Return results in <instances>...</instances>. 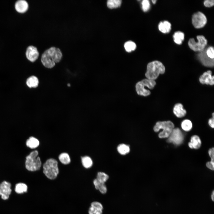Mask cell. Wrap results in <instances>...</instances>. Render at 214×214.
Returning a JSON list of instances; mask_svg holds the SVG:
<instances>
[{"label": "cell", "instance_id": "33", "mask_svg": "<svg viewBox=\"0 0 214 214\" xmlns=\"http://www.w3.org/2000/svg\"><path fill=\"white\" fill-rule=\"evenodd\" d=\"M204 6L207 7H210L214 5V1L213 0H206L204 2Z\"/></svg>", "mask_w": 214, "mask_h": 214}, {"label": "cell", "instance_id": "7", "mask_svg": "<svg viewBox=\"0 0 214 214\" xmlns=\"http://www.w3.org/2000/svg\"><path fill=\"white\" fill-rule=\"evenodd\" d=\"M197 42H196L193 38L190 39L188 42V45L191 49L194 51L201 52L207 44V40L202 35L197 36Z\"/></svg>", "mask_w": 214, "mask_h": 214}, {"label": "cell", "instance_id": "14", "mask_svg": "<svg viewBox=\"0 0 214 214\" xmlns=\"http://www.w3.org/2000/svg\"><path fill=\"white\" fill-rule=\"evenodd\" d=\"M29 5L28 2L25 0L17 1L15 4V8L16 11L20 13H24L28 10Z\"/></svg>", "mask_w": 214, "mask_h": 214}, {"label": "cell", "instance_id": "39", "mask_svg": "<svg viewBox=\"0 0 214 214\" xmlns=\"http://www.w3.org/2000/svg\"><path fill=\"white\" fill-rule=\"evenodd\" d=\"M69 46H70V45H69ZM70 50H71V51H71V49H70Z\"/></svg>", "mask_w": 214, "mask_h": 214}, {"label": "cell", "instance_id": "25", "mask_svg": "<svg viewBox=\"0 0 214 214\" xmlns=\"http://www.w3.org/2000/svg\"><path fill=\"white\" fill-rule=\"evenodd\" d=\"M60 161L63 164H67L70 162V159L69 155L67 153H62L59 156Z\"/></svg>", "mask_w": 214, "mask_h": 214}, {"label": "cell", "instance_id": "19", "mask_svg": "<svg viewBox=\"0 0 214 214\" xmlns=\"http://www.w3.org/2000/svg\"><path fill=\"white\" fill-rule=\"evenodd\" d=\"M158 29L162 32L163 33H168L171 29V24L167 21L161 22L159 24Z\"/></svg>", "mask_w": 214, "mask_h": 214}, {"label": "cell", "instance_id": "3", "mask_svg": "<svg viewBox=\"0 0 214 214\" xmlns=\"http://www.w3.org/2000/svg\"><path fill=\"white\" fill-rule=\"evenodd\" d=\"M38 151L34 150L26 156L25 166L28 171H35L40 169L42 163L40 157L38 156Z\"/></svg>", "mask_w": 214, "mask_h": 214}, {"label": "cell", "instance_id": "28", "mask_svg": "<svg viewBox=\"0 0 214 214\" xmlns=\"http://www.w3.org/2000/svg\"><path fill=\"white\" fill-rule=\"evenodd\" d=\"M192 125L191 122L189 120L185 119L181 123L182 128L185 131H190L192 128Z\"/></svg>", "mask_w": 214, "mask_h": 214}, {"label": "cell", "instance_id": "35", "mask_svg": "<svg viewBox=\"0 0 214 214\" xmlns=\"http://www.w3.org/2000/svg\"><path fill=\"white\" fill-rule=\"evenodd\" d=\"M212 118L209 119L208 121V124L210 126L211 128H213L214 127V114L213 113L212 114Z\"/></svg>", "mask_w": 214, "mask_h": 214}, {"label": "cell", "instance_id": "10", "mask_svg": "<svg viewBox=\"0 0 214 214\" xmlns=\"http://www.w3.org/2000/svg\"><path fill=\"white\" fill-rule=\"evenodd\" d=\"M12 191L11 184L9 182L4 181L0 184V196L2 199H8Z\"/></svg>", "mask_w": 214, "mask_h": 214}, {"label": "cell", "instance_id": "30", "mask_svg": "<svg viewBox=\"0 0 214 214\" xmlns=\"http://www.w3.org/2000/svg\"><path fill=\"white\" fill-rule=\"evenodd\" d=\"M206 52L207 56L211 59H214V51L213 47L210 46L206 50Z\"/></svg>", "mask_w": 214, "mask_h": 214}, {"label": "cell", "instance_id": "11", "mask_svg": "<svg viewBox=\"0 0 214 214\" xmlns=\"http://www.w3.org/2000/svg\"><path fill=\"white\" fill-rule=\"evenodd\" d=\"M25 55L28 60L33 62L37 59L40 56V53L37 47L30 45L27 47Z\"/></svg>", "mask_w": 214, "mask_h": 214}, {"label": "cell", "instance_id": "27", "mask_svg": "<svg viewBox=\"0 0 214 214\" xmlns=\"http://www.w3.org/2000/svg\"><path fill=\"white\" fill-rule=\"evenodd\" d=\"M121 2L120 0H109L107 2V6L110 9L117 8L120 6Z\"/></svg>", "mask_w": 214, "mask_h": 214}, {"label": "cell", "instance_id": "29", "mask_svg": "<svg viewBox=\"0 0 214 214\" xmlns=\"http://www.w3.org/2000/svg\"><path fill=\"white\" fill-rule=\"evenodd\" d=\"M124 47L127 52H130L135 50L136 45L135 43L133 42L128 41L125 43Z\"/></svg>", "mask_w": 214, "mask_h": 214}, {"label": "cell", "instance_id": "26", "mask_svg": "<svg viewBox=\"0 0 214 214\" xmlns=\"http://www.w3.org/2000/svg\"><path fill=\"white\" fill-rule=\"evenodd\" d=\"M108 178V176L105 173L103 172H99L97 174L96 179L100 182L102 183H105Z\"/></svg>", "mask_w": 214, "mask_h": 214}, {"label": "cell", "instance_id": "34", "mask_svg": "<svg viewBox=\"0 0 214 214\" xmlns=\"http://www.w3.org/2000/svg\"><path fill=\"white\" fill-rule=\"evenodd\" d=\"M207 167L211 170H214V161H211L207 163L206 164Z\"/></svg>", "mask_w": 214, "mask_h": 214}, {"label": "cell", "instance_id": "13", "mask_svg": "<svg viewBox=\"0 0 214 214\" xmlns=\"http://www.w3.org/2000/svg\"><path fill=\"white\" fill-rule=\"evenodd\" d=\"M199 81L202 84L213 85L214 84V77L213 75H212L211 71L209 70L204 72L200 77Z\"/></svg>", "mask_w": 214, "mask_h": 214}, {"label": "cell", "instance_id": "15", "mask_svg": "<svg viewBox=\"0 0 214 214\" xmlns=\"http://www.w3.org/2000/svg\"><path fill=\"white\" fill-rule=\"evenodd\" d=\"M103 206L101 203L97 202H92L89 207V214H102Z\"/></svg>", "mask_w": 214, "mask_h": 214}, {"label": "cell", "instance_id": "5", "mask_svg": "<svg viewBox=\"0 0 214 214\" xmlns=\"http://www.w3.org/2000/svg\"><path fill=\"white\" fill-rule=\"evenodd\" d=\"M156 84L155 80L147 78L143 79L136 84L135 88L136 93L139 95L144 97L148 96L150 94L151 92L149 90L146 89L145 87L152 89L154 87Z\"/></svg>", "mask_w": 214, "mask_h": 214}, {"label": "cell", "instance_id": "20", "mask_svg": "<svg viewBox=\"0 0 214 214\" xmlns=\"http://www.w3.org/2000/svg\"><path fill=\"white\" fill-rule=\"evenodd\" d=\"M39 84V80L36 76L32 75L29 77L26 81V84L30 88H36Z\"/></svg>", "mask_w": 214, "mask_h": 214}, {"label": "cell", "instance_id": "1", "mask_svg": "<svg viewBox=\"0 0 214 214\" xmlns=\"http://www.w3.org/2000/svg\"><path fill=\"white\" fill-rule=\"evenodd\" d=\"M62 56V52L59 48L52 46L45 50L42 54L41 62L45 67L52 68L56 63L61 61Z\"/></svg>", "mask_w": 214, "mask_h": 214}, {"label": "cell", "instance_id": "22", "mask_svg": "<svg viewBox=\"0 0 214 214\" xmlns=\"http://www.w3.org/2000/svg\"><path fill=\"white\" fill-rule=\"evenodd\" d=\"M174 41L177 44L180 45L184 38V34L180 31L175 32L173 36Z\"/></svg>", "mask_w": 214, "mask_h": 214}, {"label": "cell", "instance_id": "6", "mask_svg": "<svg viewBox=\"0 0 214 214\" xmlns=\"http://www.w3.org/2000/svg\"><path fill=\"white\" fill-rule=\"evenodd\" d=\"M174 125L171 121H158L156 122L154 127L153 129L157 132L160 129L163 130L159 133L158 136L160 138L168 137L174 129Z\"/></svg>", "mask_w": 214, "mask_h": 214}, {"label": "cell", "instance_id": "31", "mask_svg": "<svg viewBox=\"0 0 214 214\" xmlns=\"http://www.w3.org/2000/svg\"><path fill=\"white\" fill-rule=\"evenodd\" d=\"M142 8L144 12L147 11L150 9V4L149 1L144 0L142 2Z\"/></svg>", "mask_w": 214, "mask_h": 214}, {"label": "cell", "instance_id": "36", "mask_svg": "<svg viewBox=\"0 0 214 214\" xmlns=\"http://www.w3.org/2000/svg\"><path fill=\"white\" fill-rule=\"evenodd\" d=\"M214 148L213 147L212 148L210 149L208 151L209 155L211 158V161H214Z\"/></svg>", "mask_w": 214, "mask_h": 214}, {"label": "cell", "instance_id": "37", "mask_svg": "<svg viewBox=\"0 0 214 214\" xmlns=\"http://www.w3.org/2000/svg\"><path fill=\"white\" fill-rule=\"evenodd\" d=\"M214 191H213L211 193V200L213 201H214Z\"/></svg>", "mask_w": 214, "mask_h": 214}, {"label": "cell", "instance_id": "21", "mask_svg": "<svg viewBox=\"0 0 214 214\" xmlns=\"http://www.w3.org/2000/svg\"><path fill=\"white\" fill-rule=\"evenodd\" d=\"M39 144V140L36 138L31 136L27 139L26 142V146L31 149H34L37 147Z\"/></svg>", "mask_w": 214, "mask_h": 214}, {"label": "cell", "instance_id": "9", "mask_svg": "<svg viewBox=\"0 0 214 214\" xmlns=\"http://www.w3.org/2000/svg\"><path fill=\"white\" fill-rule=\"evenodd\" d=\"M206 16L202 13L198 12L194 14L192 18V24L196 28H200L204 27L207 23Z\"/></svg>", "mask_w": 214, "mask_h": 214}, {"label": "cell", "instance_id": "17", "mask_svg": "<svg viewBox=\"0 0 214 214\" xmlns=\"http://www.w3.org/2000/svg\"><path fill=\"white\" fill-rule=\"evenodd\" d=\"M201 142L199 137L197 135L192 136L191 139V142L188 144V146L191 149H197L201 146Z\"/></svg>", "mask_w": 214, "mask_h": 214}, {"label": "cell", "instance_id": "4", "mask_svg": "<svg viewBox=\"0 0 214 214\" xmlns=\"http://www.w3.org/2000/svg\"><path fill=\"white\" fill-rule=\"evenodd\" d=\"M43 172L50 180L55 179L59 172L57 161L53 158L47 160L43 165Z\"/></svg>", "mask_w": 214, "mask_h": 214}, {"label": "cell", "instance_id": "16", "mask_svg": "<svg viewBox=\"0 0 214 214\" xmlns=\"http://www.w3.org/2000/svg\"><path fill=\"white\" fill-rule=\"evenodd\" d=\"M173 112L175 115L178 118L184 117L186 113V111L183 108L182 105L180 103H178L175 105Z\"/></svg>", "mask_w": 214, "mask_h": 214}, {"label": "cell", "instance_id": "2", "mask_svg": "<svg viewBox=\"0 0 214 214\" xmlns=\"http://www.w3.org/2000/svg\"><path fill=\"white\" fill-rule=\"evenodd\" d=\"M165 70V67L161 62L154 61L147 64L145 76L147 79L155 80L160 74L164 73Z\"/></svg>", "mask_w": 214, "mask_h": 214}, {"label": "cell", "instance_id": "38", "mask_svg": "<svg viewBox=\"0 0 214 214\" xmlns=\"http://www.w3.org/2000/svg\"><path fill=\"white\" fill-rule=\"evenodd\" d=\"M156 1L155 0H152V3H153V4H155V3L156 2Z\"/></svg>", "mask_w": 214, "mask_h": 214}, {"label": "cell", "instance_id": "8", "mask_svg": "<svg viewBox=\"0 0 214 214\" xmlns=\"http://www.w3.org/2000/svg\"><path fill=\"white\" fill-rule=\"evenodd\" d=\"M169 137L167 142L172 143L176 145H180L183 140V134L180 129L178 128L173 129Z\"/></svg>", "mask_w": 214, "mask_h": 214}, {"label": "cell", "instance_id": "32", "mask_svg": "<svg viewBox=\"0 0 214 214\" xmlns=\"http://www.w3.org/2000/svg\"><path fill=\"white\" fill-rule=\"evenodd\" d=\"M98 190L100 192L103 194H105L107 191V189L105 183H102L100 182Z\"/></svg>", "mask_w": 214, "mask_h": 214}, {"label": "cell", "instance_id": "12", "mask_svg": "<svg viewBox=\"0 0 214 214\" xmlns=\"http://www.w3.org/2000/svg\"><path fill=\"white\" fill-rule=\"evenodd\" d=\"M206 50V49H204L198 54V59L204 66L209 67H213L214 64V59H211L207 56Z\"/></svg>", "mask_w": 214, "mask_h": 214}, {"label": "cell", "instance_id": "24", "mask_svg": "<svg viewBox=\"0 0 214 214\" xmlns=\"http://www.w3.org/2000/svg\"><path fill=\"white\" fill-rule=\"evenodd\" d=\"M81 162L82 165L85 168H90L92 165L93 162L90 157L85 156L81 158Z\"/></svg>", "mask_w": 214, "mask_h": 214}, {"label": "cell", "instance_id": "23", "mask_svg": "<svg viewBox=\"0 0 214 214\" xmlns=\"http://www.w3.org/2000/svg\"><path fill=\"white\" fill-rule=\"evenodd\" d=\"M117 150L120 154L125 155L129 152L130 149L128 145L124 144H121L117 147Z\"/></svg>", "mask_w": 214, "mask_h": 214}, {"label": "cell", "instance_id": "18", "mask_svg": "<svg viewBox=\"0 0 214 214\" xmlns=\"http://www.w3.org/2000/svg\"><path fill=\"white\" fill-rule=\"evenodd\" d=\"M28 187L27 185L23 182H19L15 185V191L18 194H22L27 192Z\"/></svg>", "mask_w": 214, "mask_h": 214}]
</instances>
